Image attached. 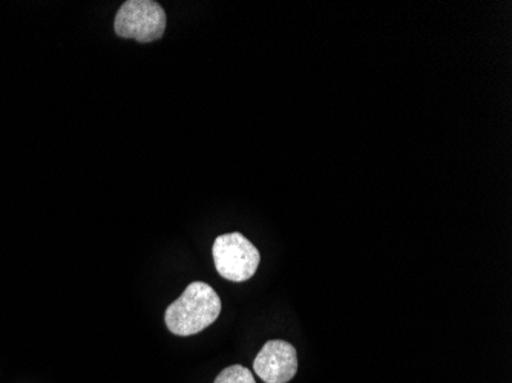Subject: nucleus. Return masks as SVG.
<instances>
[{
  "instance_id": "nucleus-2",
  "label": "nucleus",
  "mask_w": 512,
  "mask_h": 383,
  "mask_svg": "<svg viewBox=\"0 0 512 383\" xmlns=\"http://www.w3.org/2000/svg\"><path fill=\"white\" fill-rule=\"evenodd\" d=\"M166 22L165 10L154 0H128L117 11L114 31L123 39L151 43L163 37Z\"/></svg>"
},
{
  "instance_id": "nucleus-4",
  "label": "nucleus",
  "mask_w": 512,
  "mask_h": 383,
  "mask_svg": "<svg viewBox=\"0 0 512 383\" xmlns=\"http://www.w3.org/2000/svg\"><path fill=\"white\" fill-rule=\"evenodd\" d=\"M253 371L266 383H287L298 371L295 347L281 339L267 342L253 362Z\"/></svg>"
},
{
  "instance_id": "nucleus-5",
  "label": "nucleus",
  "mask_w": 512,
  "mask_h": 383,
  "mask_svg": "<svg viewBox=\"0 0 512 383\" xmlns=\"http://www.w3.org/2000/svg\"><path fill=\"white\" fill-rule=\"evenodd\" d=\"M214 383H256L253 373L243 365H232L218 374Z\"/></svg>"
},
{
  "instance_id": "nucleus-1",
  "label": "nucleus",
  "mask_w": 512,
  "mask_h": 383,
  "mask_svg": "<svg viewBox=\"0 0 512 383\" xmlns=\"http://www.w3.org/2000/svg\"><path fill=\"white\" fill-rule=\"evenodd\" d=\"M221 313V299L206 282H192L166 310L165 322L175 336H194L211 327Z\"/></svg>"
},
{
  "instance_id": "nucleus-3",
  "label": "nucleus",
  "mask_w": 512,
  "mask_h": 383,
  "mask_svg": "<svg viewBox=\"0 0 512 383\" xmlns=\"http://www.w3.org/2000/svg\"><path fill=\"white\" fill-rule=\"evenodd\" d=\"M215 269L221 278L232 282L249 281L260 267L261 255L241 233L218 236L212 247Z\"/></svg>"
}]
</instances>
